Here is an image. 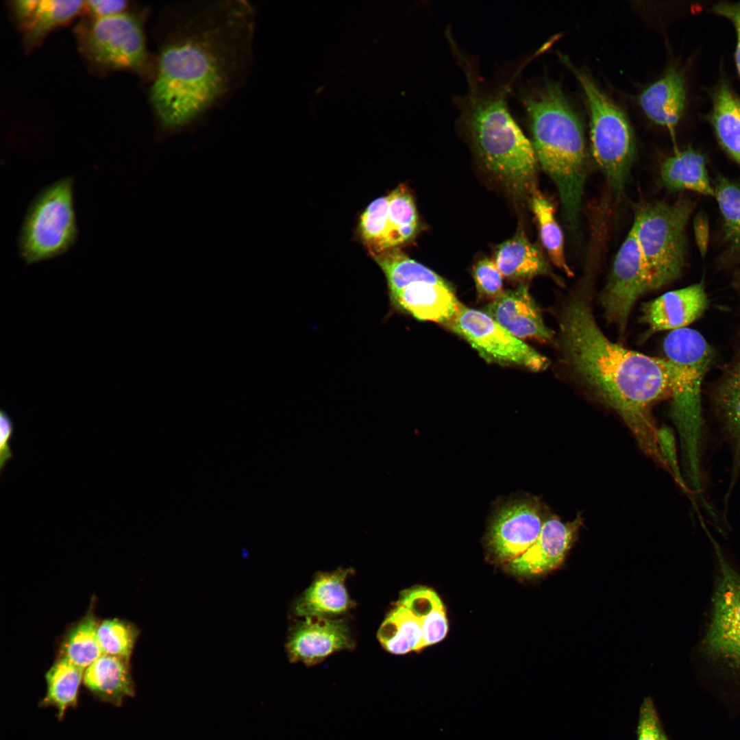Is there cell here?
Listing matches in <instances>:
<instances>
[{"label":"cell","mask_w":740,"mask_h":740,"mask_svg":"<svg viewBox=\"0 0 740 740\" xmlns=\"http://www.w3.org/2000/svg\"><path fill=\"white\" fill-rule=\"evenodd\" d=\"M494 262L503 277L510 280H527L551 273L540 249L522 231L497 247Z\"/></svg>","instance_id":"obj_25"},{"label":"cell","mask_w":740,"mask_h":740,"mask_svg":"<svg viewBox=\"0 0 740 740\" xmlns=\"http://www.w3.org/2000/svg\"><path fill=\"white\" fill-rule=\"evenodd\" d=\"M531 208L537 221L541 243L550 260L567 275H572L566 260L563 231L555 217L553 204L534 190L532 193Z\"/></svg>","instance_id":"obj_31"},{"label":"cell","mask_w":740,"mask_h":740,"mask_svg":"<svg viewBox=\"0 0 740 740\" xmlns=\"http://www.w3.org/2000/svg\"><path fill=\"white\" fill-rule=\"evenodd\" d=\"M711 11L728 18L733 25L736 32L735 64L740 76V1L719 2L714 5Z\"/></svg>","instance_id":"obj_40"},{"label":"cell","mask_w":740,"mask_h":740,"mask_svg":"<svg viewBox=\"0 0 740 740\" xmlns=\"http://www.w3.org/2000/svg\"><path fill=\"white\" fill-rule=\"evenodd\" d=\"M371 254L385 275L388 293L399 291L418 282H447L434 271L410 258L398 247Z\"/></svg>","instance_id":"obj_28"},{"label":"cell","mask_w":740,"mask_h":740,"mask_svg":"<svg viewBox=\"0 0 740 740\" xmlns=\"http://www.w3.org/2000/svg\"><path fill=\"white\" fill-rule=\"evenodd\" d=\"M440 600L436 592L425 587L403 591L378 630L382 647L394 654L421 650L424 619Z\"/></svg>","instance_id":"obj_13"},{"label":"cell","mask_w":740,"mask_h":740,"mask_svg":"<svg viewBox=\"0 0 740 740\" xmlns=\"http://www.w3.org/2000/svg\"><path fill=\"white\" fill-rule=\"evenodd\" d=\"M543 521L538 506L517 501L495 514L489 534V546L494 556L506 564L522 555L537 539Z\"/></svg>","instance_id":"obj_14"},{"label":"cell","mask_w":740,"mask_h":740,"mask_svg":"<svg viewBox=\"0 0 740 740\" xmlns=\"http://www.w3.org/2000/svg\"><path fill=\"white\" fill-rule=\"evenodd\" d=\"M448 630V624L441 600L425 617L423 624V648L442 641Z\"/></svg>","instance_id":"obj_38"},{"label":"cell","mask_w":740,"mask_h":740,"mask_svg":"<svg viewBox=\"0 0 740 740\" xmlns=\"http://www.w3.org/2000/svg\"><path fill=\"white\" fill-rule=\"evenodd\" d=\"M650 291L643 256L631 228L619 249L601 296L605 318L621 336L637 301Z\"/></svg>","instance_id":"obj_12"},{"label":"cell","mask_w":740,"mask_h":740,"mask_svg":"<svg viewBox=\"0 0 740 740\" xmlns=\"http://www.w3.org/2000/svg\"><path fill=\"white\" fill-rule=\"evenodd\" d=\"M82 53L93 64L110 71H129L152 79V59L145 40L142 16L127 12L90 18L77 27Z\"/></svg>","instance_id":"obj_9"},{"label":"cell","mask_w":740,"mask_h":740,"mask_svg":"<svg viewBox=\"0 0 740 740\" xmlns=\"http://www.w3.org/2000/svg\"><path fill=\"white\" fill-rule=\"evenodd\" d=\"M663 349L673 367L670 412L680 439L686 483L691 492L701 496L704 493L702 384L713 351L699 332L688 328L671 331Z\"/></svg>","instance_id":"obj_5"},{"label":"cell","mask_w":740,"mask_h":740,"mask_svg":"<svg viewBox=\"0 0 740 740\" xmlns=\"http://www.w3.org/2000/svg\"><path fill=\"white\" fill-rule=\"evenodd\" d=\"M472 276L478 296L489 302L503 292V275L494 260L488 258L479 260L473 267Z\"/></svg>","instance_id":"obj_36"},{"label":"cell","mask_w":740,"mask_h":740,"mask_svg":"<svg viewBox=\"0 0 740 740\" xmlns=\"http://www.w3.org/2000/svg\"><path fill=\"white\" fill-rule=\"evenodd\" d=\"M97 624L87 615L68 632L61 645V656L83 670L103 655L97 639Z\"/></svg>","instance_id":"obj_32"},{"label":"cell","mask_w":740,"mask_h":740,"mask_svg":"<svg viewBox=\"0 0 740 740\" xmlns=\"http://www.w3.org/2000/svg\"><path fill=\"white\" fill-rule=\"evenodd\" d=\"M84 673V670L60 656L46 673L47 693L41 705L55 707L58 719H62L69 708L77 706Z\"/></svg>","instance_id":"obj_29"},{"label":"cell","mask_w":740,"mask_h":740,"mask_svg":"<svg viewBox=\"0 0 740 740\" xmlns=\"http://www.w3.org/2000/svg\"><path fill=\"white\" fill-rule=\"evenodd\" d=\"M693 202L681 197L641 205L632 226L645 265L650 291L678 278L685 266L686 227Z\"/></svg>","instance_id":"obj_7"},{"label":"cell","mask_w":740,"mask_h":740,"mask_svg":"<svg viewBox=\"0 0 740 740\" xmlns=\"http://www.w3.org/2000/svg\"><path fill=\"white\" fill-rule=\"evenodd\" d=\"M127 7L125 1H84V11H86L90 18H102L123 13Z\"/></svg>","instance_id":"obj_42"},{"label":"cell","mask_w":740,"mask_h":740,"mask_svg":"<svg viewBox=\"0 0 740 740\" xmlns=\"http://www.w3.org/2000/svg\"><path fill=\"white\" fill-rule=\"evenodd\" d=\"M388 298L393 311L409 314L419 321L444 325L451 320L461 304L448 282H415L388 293Z\"/></svg>","instance_id":"obj_19"},{"label":"cell","mask_w":740,"mask_h":740,"mask_svg":"<svg viewBox=\"0 0 740 740\" xmlns=\"http://www.w3.org/2000/svg\"><path fill=\"white\" fill-rule=\"evenodd\" d=\"M636 740H668L652 697L642 700L639 710Z\"/></svg>","instance_id":"obj_37"},{"label":"cell","mask_w":740,"mask_h":740,"mask_svg":"<svg viewBox=\"0 0 740 740\" xmlns=\"http://www.w3.org/2000/svg\"><path fill=\"white\" fill-rule=\"evenodd\" d=\"M388 196L387 229L382 251L398 247L412 240L417 234L419 225L415 201L406 186H399Z\"/></svg>","instance_id":"obj_30"},{"label":"cell","mask_w":740,"mask_h":740,"mask_svg":"<svg viewBox=\"0 0 740 740\" xmlns=\"http://www.w3.org/2000/svg\"><path fill=\"white\" fill-rule=\"evenodd\" d=\"M657 440L661 456L666 466L673 473L676 481L686 493H690V491L680 473L675 448V441L673 434L666 427L661 428L657 432ZM691 495V493H690Z\"/></svg>","instance_id":"obj_39"},{"label":"cell","mask_w":740,"mask_h":740,"mask_svg":"<svg viewBox=\"0 0 740 740\" xmlns=\"http://www.w3.org/2000/svg\"><path fill=\"white\" fill-rule=\"evenodd\" d=\"M687 99L683 73L675 67L648 86L639 96V104L654 123L668 129L674 136L675 127L683 114Z\"/></svg>","instance_id":"obj_23"},{"label":"cell","mask_w":740,"mask_h":740,"mask_svg":"<svg viewBox=\"0 0 740 740\" xmlns=\"http://www.w3.org/2000/svg\"><path fill=\"white\" fill-rule=\"evenodd\" d=\"M714 190L723 219L728 254L740 257V184L719 175Z\"/></svg>","instance_id":"obj_33"},{"label":"cell","mask_w":740,"mask_h":740,"mask_svg":"<svg viewBox=\"0 0 740 740\" xmlns=\"http://www.w3.org/2000/svg\"><path fill=\"white\" fill-rule=\"evenodd\" d=\"M660 173L662 184L669 190H687L714 197L706 160L691 147L676 151L663 162Z\"/></svg>","instance_id":"obj_26"},{"label":"cell","mask_w":740,"mask_h":740,"mask_svg":"<svg viewBox=\"0 0 740 740\" xmlns=\"http://www.w3.org/2000/svg\"><path fill=\"white\" fill-rule=\"evenodd\" d=\"M709 120L719 143L740 166V97L721 80L712 94Z\"/></svg>","instance_id":"obj_27"},{"label":"cell","mask_w":740,"mask_h":740,"mask_svg":"<svg viewBox=\"0 0 740 740\" xmlns=\"http://www.w3.org/2000/svg\"><path fill=\"white\" fill-rule=\"evenodd\" d=\"M83 681L95 696L114 705L134 694L129 661L116 656L101 655L85 669Z\"/></svg>","instance_id":"obj_24"},{"label":"cell","mask_w":740,"mask_h":740,"mask_svg":"<svg viewBox=\"0 0 740 740\" xmlns=\"http://www.w3.org/2000/svg\"><path fill=\"white\" fill-rule=\"evenodd\" d=\"M11 8L27 47L32 48L84 11V1L19 0L12 1Z\"/></svg>","instance_id":"obj_21"},{"label":"cell","mask_w":740,"mask_h":740,"mask_svg":"<svg viewBox=\"0 0 740 740\" xmlns=\"http://www.w3.org/2000/svg\"><path fill=\"white\" fill-rule=\"evenodd\" d=\"M354 648L345 621L326 617H308L291 631L286 649L292 663L312 666L331 654Z\"/></svg>","instance_id":"obj_15"},{"label":"cell","mask_w":740,"mask_h":740,"mask_svg":"<svg viewBox=\"0 0 740 740\" xmlns=\"http://www.w3.org/2000/svg\"><path fill=\"white\" fill-rule=\"evenodd\" d=\"M14 434V423L3 409L0 410V473L7 462L13 458L10 441Z\"/></svg>","instance_id":"obj_41"},{"label":"cell","mask_w":740,"mask_h":740,"mask_svg":"<svg viewBox=\"0 0 740 740\" xmlns=\"http://www.w3.org/2000/svg\"><path fill=\"white\" fill-rule=\"evenodd\" d=\"M351 572L350 569H338L319 573L294 603V614L304 618L334 617L347 612L354 604L345 585Z\"/></svg>","instance_id":"obj_22"},{"label":"cell","mask_w":740,"mask_h":740,"mask_svg":"<svg viewBox=\"0 0 740 740\" xmlns=\"http://www.w3.org/2000/svg\"><path fill=\"white\" fill-rule=\"evenodd\" d=\"M587 291L576 292L562 310L563 362L593 397L620 415L641 449L664 466L651 408L671 397L672 365L666 358L647 356L608 339L596 323Z\"/></svg>","instance_id":"obj_2"},{"label":"cell","mask_w":740,"mask_h":740,"mask_svg":"<svg viewBox=\"0 0 740 740\" xmlns=\"http://www.w3.org/2000/svg\"><path fill=\"white\" fill-rule=\"evenodd\" d=\"M712 402L719 434L731 458L730 480L724 497V502L728 504L740 479V350L716 385Z\"/></svg>","instance_id":"obj_16"},{"label":"cell","mask_w":740,"mask_h":740,"mask_svg":"<svg viewBox=\"0 0 740 740\" xmlns=\"http://www.w3.org/2000/svg\"><path fill=\"white\" fill-rule=\"evenodd\" d=\"M388 196L379 197L372 201L360 217V236L371 254L383 250L387 229Z\"/></svg>","instance_id":"obj_35"},{"label":"cell","mask_w":740,"mask_h":740,"mask_svg":"<svg viewBox=\"0 0 740 740\" xmlns=\"http://www.w3.org/2000/svg\"><path fill=\"white\" fill-rule=\"evenodd\" d=\"M522 101L538 163L554 183L565 224L577 238L589 167L582 126L556 84L524 93Z\"/></svg>","instance_id":"obj_4"},{"label":"cell","mask_w":740,"mask_h":740,"mask_svg":"<svg viewBox=\"0 0 740 740\" xmlns=\"http://www.w3.org/2000/svg\"><path fill=\"white\" fill-rule=\"evenodd\" d=\"M74 178L62 177L42 188L29 203L17 237L18 254L27 264L68 252L79 235Z\"/></svg>","instance_id":"obj_6"},{"label":"cell","mask_w":740,"mask_h":740,"mask_svg":"<svg viewBox=\"0 0 740 740\" xmlns=\"http://www.w3.org/2000/svg\"><path fill=\"white\" fill-rule=\"evenodd\" d=\"M708 305L702 283L667 292L645 304L641 321L651 332L687 328L698 319Z\"/></svg>","instance_id":"obj_20"},{"label":"cell","mask_w":740,"mask_h":740,"mask_svg":"<svg viewBox=\"0 0 740 740\" xmlns=\"http://www.w3.org/2000/svg\"><path fill=\"white\" fill-rule=\"evenodd\" d=\"M453 48L468 84L467 94L458 99L459 125L490 172L517 194L532 193L539 163L532 142L508 108L512 80L499 88H485L469 60Z\"/></svg>","instance_id":"obj_3"},{"label":"cell","mask_w":740,"mask_h":740,"mask_svg":"<svg viewBox=\"0 0 740 740\" xmlns=\"http://www.w3.org/2000/svg\"><path fill=\"white\" fill-rule=\"evenodd\" d=\"M445 325L489 362L519 366L532 371H543L549 365L545 356L512 335L484 311L460 304Z\"/></svg>","instance_id":"obj_10"},{"label":"cell","mask_w":740,"mask_h":740,"mask_svg":"<svg viewBox=\"0 0 740 740\" xmlns=\"http://www.w3.org/2000/svg\"><path fill=\"white\" fill-rule=\"evenodd\" d=\"M704 530L713 545L719 571L704 649L708 656L740 670V574L728 563L708 529Z\"/></svg>","instance_id":"obj_11"},{"label":"cell","mask_w":740,"mask_h":740,"mask_svg":"<svg viewBox=\"0 0 740 740\" xmlns=\"http://www.w3.org/2000/svg\"><path fill=\"white\" fill-rule=\"evenodd\" d=\"M693 232L697 247L704 258L706 254L709 242V225L706 216L698 213L693 220Z\"/></svg>","instance_id":"obj_43"},{"label":"cell","mask_w":740,"mask_h":740,"mask_svg":"<svg viewBox=\"0 0 740 740\" xmlns=\"http://www.w3.org/2000/svg\"><path fill=\"white\" fill-rule=\"evenodd\" d=\"M584 92L590 112L591 144L595 161L615 198L620 199L630 177L635 143L629 122L616 106L582 71L563 57Z\"/></svg>","instance_id":"obj_8"},{"label":"cell","mask_w":740,"mask_h":740,"mask_svg":"<svg viewBox=\"0 0 740 740\" xmlns=\"http://www.w3.org/2000/svg\"><path fill=\"white\" fill-rule=\"evenodd\" d=\"M502 327L517 338H533L543 342L553 339L552 332L545 324L541 311L528 286L521 284L504 291L484 308Z\"/></svg>","instance_id":"obj_18"},{"label":"cell","mask_w":740,"mask_h":740,"mask_svg":"<svg viewBox=\"0 0 740 740\" xmlns=\"http://www.w3.org/2000/svg\"><path fill=\"white\" fill-rule=\"evenodd\" d=\"M257 14L243 0L182 1L164 6L148 99L157 138L193 133L247 82Z\"/></svg>","instance_id":"obj_1"},{"label":"cell","mask_w":740,"mask_h":740,"mask_svg":"<svg viewBox=\"0 0 740 740\" xmlns=\"http://www.w3.org/2000/svg\"><path fill=\"white\" fill-rule=\"evenodd\" d=\"M580 524L579 517L565 523L556 517L547 519L531 547L506 564L508 570L517 576H533L558 568L574 543Z\"/></svg>","instance_id":"obj_17"},{"label":"cell","mask_w":740,"mask_h":740,"mask_svg":"<svg viewBox=\"0 0 740 740\" xmlns=\"http://www.w3.org/2000/svg\"><path fill=\"white\" fill-rule=\"evenodd\" d=\"M97 634L103 654L129 661L138 636L134 626L122 620L108 619L98 626Z\"/></svg>","instance_id":"obj_34"}]
</instances>
